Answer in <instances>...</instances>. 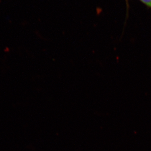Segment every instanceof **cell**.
<instances>
[{"mask_svg": "<svg viewBox=\"0 0 151 151\" xmlns=\"http://www.w3.org/2000/svg\"><path fill=\"white\" fill-rule=\"evenodd\" d=\"M142 2L146 4L147 6L151 7V0H140Z\"/></svg>", "mask_w": 151, "mask_h": 151, "instance_id": "obj_1", "label": "cell"}]
</instances>
